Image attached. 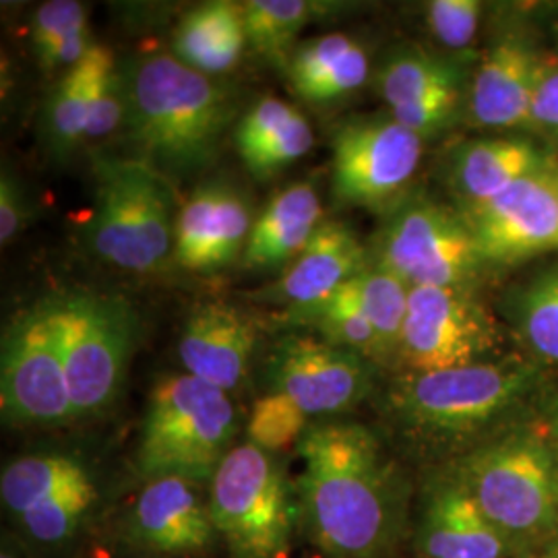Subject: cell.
<instances>
[{
    "mask_svg": "<svg viewBox=\"0 0 558 558\" xmlns=\"http://www.w3.org/2000/svg\"><path fill=\"white\" fill-rule=\"evenodd\" d=\"M300 507L331 558H389L408 521V482L379 437L356 422L308 426L299 440Z\"/></svg>",
    "mask_w": 558,
    "mask_h": 558,
    "instance_id": "6da1fadb",
    "label": "cell"
},
{
    "mask_svg": "<svg viewBox=\"0 0 558 558\" xmlns=\"http://www.w3.org/2000/svg\"><path fill=\"white\" fill-rule=\"evenodd\" d=\"M542 385L538 364L527 360L401 373L385 389L383 414L412 451L453 461L523 422Z\"/></svg>",
    "mask_w": 558,
    "mask_h": 558,
    "instance_id": "7a4b0ae2",
    "label": "cell"
},
{
    "mask_svg": "<svg viewBox=\"0 0 558 558\" xmlns=\"http://www.w3.org/2000/svg\"><path fill=\"white\" fill-rule=\"evenodd\" d=\"M124 122L141 160L161 174L189 177L211 166L234 119L230 92L168 52H149L120 69Z\"/></svg>",
    "mask_w": 558,
    "mask_h": 558,
    "instance_id": "3957f363",
    "label": "cell"
},
{
    "mask_svg": "<svg viewBox=\"0 0 558 558\" xmlns=\"http://www.w3.org/2000/svg\"><path fill=\"white\" fill-rule=\"evenodd\" d=\"M515 558L558 532V461L544 426L519 422L445 465Z\"/></svg>",
    "mask_w": 558,
    "mask_h": 558,
    "instance_id": "277c9868",
    "label": "cell"
},
{
    "mask_svg": "<svg viewBox=\"0 0 558 558\" xmlns=\"http://www.w3.org/2000/svg\"><path fill=\"white\" fill-rule=\"evenodd\" d=\"M170 180L141 158L101 160L85 240L98 259L131 274H156L174 257Z\"/></svg>",
    "mask_w": 558,
    "mask_h": 558,
    "instance_id": "5b68a950",
    "label": "cell"
},
{
    "mask_svg": "<svg viewBox=\"0 0 558 558\" xmlns=\"http://www.w3.org/2000/svg\"><path fill=\"white\" fill-rule=\"evenodd\" d=\"M236 435L226 391L191 375L161 379L141 424L137 470L147 480L179 476L211 482Z\"/></svg>",
    "mask_w": 558,
    "mask_h": 558,
    "instance_id": "8992f818",
    "label": "cell"
},
{
    "mask_svg": "<svg viewBox=\"0 0 558 558\" xmlns=\"http://www.w3.org/2000/svg\"><path fill=\"white\" fill-rule=\"evenodd\" d=\"M59 325L75 420L96 416L119 396L140 319L119 294L75 290L50 296Z\"/></svg>",
    "mask_w": 558,
    "mask_h": 558,
    "instance_id": "52a82bcc",
    "label": "cell"
},
{
    "mask_svg": "<svg viewBox=\"0 0 558 558\" xmlns=\"http://www.w3.org/2000/svg\"><path fill=\"white\" fill-rule=\"evenodd\" d=\"M216 532L232 558H288L296 523L290 482L271 453L246 442L216 470L209 490Z\"/></svg>",
    "mask_w": 558,
    "mask_h": 558,
    "instance_id": "ba28073f",
    "label": "cell"
},
{
    "mask_svg": "<svg viewBox=\"0 0 558 558\" xmlns=\"http://www.w3.org/2000/svg\"><path fill=\"white\" fill-rule=\"evenodd\" d=\"M373 260L410 288L474 290L488 271L463 214L422 197L399 201L380 228Z\"/></svg>",
    "mask_w": 558,
    "mask_h": 558,
    "instance_id": "9c48e42d",
    "label": "cell"
},
{
    "mask_svg": "<svg viewBox=\"0 0 558 558\" xmlns=\"http://www.w3.org/2000/svg\"><path fill=\"white\" fill-rule=\"evenodd\" d=\"M2 416L21 426H60L75 420L52 300L21 311L2 333Z\"/></svg>",
    "mask_w": 558,
    "mask_h": 558,
    "instance_id": "30bf717a",
    "label": "cell"
},
{
    "mask_svg": "<svg viewBox=\"0 0 558 558\" xmlns=\"http://www.w3.org/2000/svg\"><path fill=\"white\" fill-rule=\"evenodd\" d=\"M499 323L474 290L412 288L399 341L403 373H439L490 362L502 345Z\"/></svg>",
    "mask_w": 558,
    "mask_h": 558,
    "instance_id": "8fae6325",
    "label": "cell"
},
{
    "mask_svg": "<svg viewBox=\"0 0 558 558\" xmlns=\"http://www.w3.org/2000/svg\"><path fill=\"white\" fill-rule=\"evenodd\" d=\"M331 145L333 197L359 207L398 201L416 177L424 154V140L391 114L343 122Z\"/></svg>",
    "mask_w": 558,
    "mask_h": 558,
    "instance_id": "7c38bea8",
    "label": "cell"
},
{
    "mask_svg": "<svg viewBox=\"0 0 558 558\" xmlns=\"http://www.w3.org/2000/svg\"><path fill=\"white\" fill-rule=\"evenodd\" d=\"M276 389L311 416H333L356 408L375 389L377 364L317 336L288 333L269 359Z\"/></svg>",
    "mask_w": 558,
    "mask_h": 558,
    "instance_id": "4fadbf2b",
    "label": "cell"
},
{
    "mask_svg": "<svg viewBox=\"0 0 558 558\" xmlns=\"http://www.w3.org/2000/svg\"><path fill=\"white\" fill-rule=\"evenodd\" d=\"M486 267H511L558 248V161L463 214Z\"/></svg>",
    "mask_w": 558,
    "mask_h": 558,
    "instance_id": "5bb4252c",
    "label": "cell"
},
{
    "mask_svg": "<svg viewBox=\"0 0 558 558\" xmlns=\"http://www.w3.org/2000/svg\"><path fill=\"white\" fill-rule=\"evenodd\" d=\"M546 73L534 41L507 34L486 52L474 73L468 92L470 120L490 131L527 126Z\"/></svg>",
    "mask_w": 558,
    "mask_h": 558,
    "instance_id": "9a60e30c",
    "label": "cell"
},
{
    "mask_svg": "<svg viewBox=\"0 0 558 558\" xmlns=\"http://www.w3.org/2000/svg\"><path fill=\"white\" fill-rule=\"evenodd\" d=\"M420 558H515L459 480L440 470L426 486L416 525Z\"/></svg>",
    "mask_w": 558,
    "mask_h": 558,
    "instance_id": "2e32d148",
    "label": "cell"
},
{
    "mask_svg": "<svg viewBox=\"0 0 558 558\" xmlns=\"http://www.w3.org/2000/svg\"><path fill=\"white\" fill-rule=\"evenodd\" d=\"M257 325L228 302H205L184 320L179 356L186 375L221 391L239 387L257 348Z\"/></svg>",
    "mask_w": 558,
    "mask_h": 558,
    "instance_id": "e0dca14e",
    "label": "cell"
},
{
    "mask_svg": "<svg viewBox=\"0 0 558 558\" xmlns=\"http://www.w3.org/2000/svg\"><path fill=\"white\" fill-rule=\"evenodd\" d=\"M371 260L373 257L348 223L325 220L283 276L255 299L281 304L286 311L313 306L356 278Z\"/></svg>",
    "mask_w": 558,
    "mask_h": 558,
    "instance_id": "ac0fdd59",
    "label": "cell"
},
{
    "mask_svg": "<svg viewBox=\"0 0 558 558\" xmlns=\"http://www.w3.org/2000/svg\"><path fill=\"white\" fill-rule=\"evenodd\" d=\"M131 532L141 546L166 555L201 553L218 536L197 482L179 476L147 480L133 505Z\"/></svg>",
    "mask_w": 558,
    "mask_h": 558,
    "instance_id": "d6986e66",
    "label": "cell"
},
{
    "mask_svg": "<svg viewBox=\"0 0 558 558\" xmlns=\"http://www.w3.org/2000/svg\"><path fill=\"white\" fill-rule=\"evenodd\" d=\"M538 143L523 137L470 141L456 149L449 163V180L468 214L499 197L507 189L555 163Z\"/></svg>",
    "mask_w": 558,
    "mask_h": 558,
    "instance_id": "ffe728a7",
    "label": "cell"
},
{
    "mask_svg": "<svg viewBox=\"0 0 558 558\" xmlns=\"http://www.w3.org/2000/svg\"><path fill=\"white\" fill-rule=\"evenodd\" d=\"M319 193L311 182H294L279 191L253 223L244 246V265L271 269L299 257L323 223Z\"/></svg>",
    "mask_w": 558,
    "mask_h": 558,
    "instance_id": "44dd1931",
    "label": "cell"
},
{
    "mask_svg": "<svg viewBox=\"0 0 558 558\" xmlns=\"http://www.w3.org/2000/svg\"><path fill=\"white\" fill-rule=\"evenodd\" d=\"M286 73L304 100L336 101L366 83L371 62L356 38L325 34L299 44L290 54Z\"/></svg>",
    "mask_w": 558,
    "mask_h": 558,
    "instance_id": "7402d4cb",
    "label": "cell"
},
{
    "mask_svg": "<svg viewBox=\"0 0 558 558\" xmlns=\"http://www.w3.org/2000/svg\"><path fill=\"white\" fill-rule=\"evenodd\" d=\"M246 44L244 7L232 0H211L179 21L172 54L205 75H220L236 66Z\"/></svg>",
    "mask_w": 558,
    "mask_h": 558,
    "instance_id": "603a6c76",
    "label": "cell"
},
{
    "mask_svg": "<svg viewBox=\"0 0 558 558\" xmlns=\"http://www.w3.org/2000/svg\"><path fill=\"white\" fill-rule=\"evenodd\" d=\"M89 470L80 459L60 453H41L11 461L0 476V499L17 519L29 509L89 482Z\"/></svg>",
    "mask_w": 558,
    "mask_h": 558,
    "instance_id": "cb8c5ba5",
    "label": "cell"
},
{
    "mask_svg": "<svg viewBox=\"0 0 558 558\" xmlns=\"http://www.w3.org/2000/svg\"><path fill=\"white\" fill-rule=\"evenodd\" d=\"M465 71L456 60L424 48H401L380 64L377 92L389 110L424 100L440 89L463 85Z\"/></svg>",
    "mask_w": 558,
    "mask_h": 558,
    "instance_id": "d4e9b609",
    "label": "cell"
},
{
    "mask_svg": "<svg viewBox=\"0 0 558 558\" xmlns=\"http://www.w3.org/2000/svg\"><path fill=\"white\" fill-rule=\"evenodd\" d=\"M242 7L248 44L283 69L299 46L300 32L308 23L338 11V4L313 0H248Z\"/></svg>",
    "mask_w": 558,
    "mask_h": 558,
    "instance_id": "484cf974",
    "label": "cell"
},
{
    "mask_svg": "<svg viewBox=\"0 0 558 558\" xmlns=\"http://www.w3.org/2000/svg\"><path fill=\"white\" fill-rule=\"evenodd\" d=\"M341 290L356 302L362 315L375 327L387 366L396 364L412 288L387 267L371 260Z\"/></svg>",
    "mask_w": 558,
    "mask_h": 558,
    "instance_id": "4316f807",
    "label": "cell"
},
{
    "mask_svg": "<svg viewBox=\"0 0 558 558\" xmlns=\"http://www.w3.org/2000/svg\"><path fill=\"white\" fill-rule=\"evenodd\" d=\"M92 50L77 66L60 77L44 106V141L59 160L71 156L83 141H87L89 85L94 73Z\"/></svg>",
    "mask_w": 558,
    "mask_h": 558,
    "instance_id": "83f0119b",
    "label": "cell"
},
{
    "mask_svg": "<svg viewBox=\"0 0 558 558\" xmlns=\"http://www.w3.org/2000/svg\"><path fill=\"white\" fill-rule=\"evenodd\" d=\"M509 320L534 359L558 364V265L513 292Z\"/></svg>",
    "mask_w": 558,
    "mask_h": 558,
    "instance_id": "f1b7e54d",
    "label": "cell"
},
{
    "mask_svg": "<svg viewBox=\"0 0 558 558\" xmlns=\"http://www.w3.org/2000/svg\"><path fill=\"white\" fill-rule=\"evenodd\" d=\"M32 46L46 73L77 66L94 48L83 4L50 0L38 7L32 20Z\"/></svg>",
    "mask_w": 558,
    "mask_h": 558,
    "instance_id": "f546056e",
    "label": "cell"
},
{
    "mask_svg": "<svg viewBox=\"0 0 558 558\" xmlns=\"http://www.w3.org/2000/svg\"><path fill=\"white\" fill-rule=\"evenodd\" d=\"M283 320L292 325H308L317 329L319 338L325 341L356 352L360 356L375 362L377 366H387L375 327L362 315L356 302L341 288L329 299L320 300L313 306L286 311Z\"/></svg>",
    "mask_w": 558,
    "mask_h": 558,
    "instance_id": "4dcf8cb0",
    "label": "cell"
},
{
    "mask_svg": "<svg viewBox=\"0 0 558 558\" xmlns=\"http://www.w3.org/2000/svg\"><path fill=\"white\" fill-rule=\"evenodd\" d=\"M98 497L94 480L46 500L23 513L17 521L23 532L41 546H57L73 538L81 523L89 515Z\"/></svg>",
    "mask_w": 558,
    "mask_h": 558,
    "instance_id": "1f68e13d",
    "label": "cell"
},
{
    "mask_svg": "<svg viewBox=\"0 0 558 558\" xmlns=\"http://www.w3.org/2000/svg\"><path fill=\"white\" fill-rule=\"evenodd\" d=\"M220 189V182L203 184L179 211L174 260L186 269H205V259L209 253L211 232L216 223Z\"/></svg>",
    "mask_w": 558,
    "mask_h": 558,
    "instance_id": "d6a6232c",
    "label": "cell"
},
{
    "mask_svg": "<svg viewBox=\"0 0 558 558\" xmlns=\"http://www.w3.org/2000/svg\"><path fill=\"white\" fill-rule=\"evenodd\" d=\"M306 428L308 416L299 405L288 396L271 391L265 398L257 399V403L253 405L246 433L251 445L274 456L292 442L299 445Z\"/></svg>",
    "mask_w": 558,
    "mask_h": 558,
    "instance_id": "836d02e7",
    "label": "cell"
},
{
    "mask_svg": "<svg viewBox=\"0 0 558 558\" xmlns=\"http://www.w3.org/2000/svg\"><path fill=\"white\" fill-rule=\"evenodd\" d=\"M94 73L89 85V124L87 141L104 140L119 131L124 122V89L117 60L100 44L92 50Z\"/></svg>",
    "mask_w": 558,
    "mask_h": 558,
    "instance_id": "e575fe53",
    "label": "cell"
},
{
    "mask_svg": "<svg viewBox=\"0 0 558 558\" xmlns=\"http://www.w3.org/2000/svg\"><path fill=\"white\" fill-rule=\"evenodd\" d=\"M251 209L244 197L236 193L232 186L221 184L216 223L211 232V244L205 259V269H218L221 265H228L236 259L240 251L244 253V246L253 230Z\"/></svg>",
    "mask_w": 558,
    "mask_h": 558,
    "instance_id": "d590c367",
    "label": "cell"
},
{
    "mask_svg": "<svg viewBox=\"0 0 558 558\" xmlns=\"http://www.w3.org/2000/svg\"><path fill=\"white\" fill-rule=\"evenodd\" d=\"M463 108H468L465 83L440 89L437 94L416 104L389 110V114L398 120L399 124L416 133L420 140L426 141L451 129Z\"/></svg>",
    "mask_w": 558,
    "mask_h": 558,
    "instance_id": "8d00e7d4",
    "label": "cell"
},
{
    "mask_svg": "<svg viewBox=\"0 0 558 558\" xmlns=\"http://www.w3.org/2000/svg\"><path fill=\"white\" fill-rule=\"evenodd\" d=\"M315 143V135L311 129V122L304 119L300 112L294 119L286 122L271 140L265 143L257 156L246 161V168L257 177L267 179L279 172L281 168L304 158Z\"/></svg>",
    "mask_w": 558,
    "mask_h": 558,
    "instance_id": "74e56055",
    "label": "cell"
},
{
    "mask_svg": "<svg viewBox=\"0 0 558 558\" xmlns=\"http://www.w3.org/2000/svg\"><path fill=\"white\" fill-rule=\"evenodd\" d=\"M482 2L478 0H433L426 20L433 36L449 50H465L478 34Z\"/></svg>",
    "mask_w": 558,
    "mask_h": 558,
    "instance_id": "f35d334b",
    "label": "cell"
},
{
    "mask_svg": "<svg viewBox=\"0 0 558 558\" xmlns=\"http://www.w3.org/2000/svg\"><path fill=\"white\" fill-rule=\"evenodd\" d=\"M299 110L290 106L288 101L278 100V98H263L257 101L242 119L236 126V147H239L240 158L246 163L253 156H257L265 143L271 140L279 129L294 119Z\"/></svg>",
    "mask_w": 558,
    "mask_h": 558,
    "instance_id": "ab89813d",
    "label": "cell"
},
{
    "mask_svg": "<svg viewBox=\"0 0 558 558\" xmlns=\"http://www.w3.org/2000/svg\"><path fill=\"white\" fill-rule=\"evenodd\" d=\"M27 221V203L17 179L2 170L0 177V242L15 239Z\"/></svg>",
    "mask_w": 558,
    "mask_h": 558,
    "instance_id": "60d3db41",
    "label": "cell"
},
{
    "mask_svg": "<svg viewBox=\"0 0 558 558\" xmlns=\"http://www.w3.org/2000/svg\"><path fill=\"white\" fill-rule=\"evenodd\" d=\"M527 126L544 135L558 137V71H548L539 83Z\"/></svg>",
    "mask_w": 558,
    "mask_h": 558,
    "instance_id": "b9f144b4",
    "label": "cell"
},
{
    "mask_svg": "<svg viewBox=\"0 0 558 558\" xmlns=\"http://www.w3.org/2000/svg\"><path fill=\"white\" fill-rule=\"evenodd\" d=\"M542 420H544V426H546V430H548L550 442H553V447H555L558 461V398L548 401L546 412H544V418Z\"/></svg>",
    "mask_w": 558,
    "mask_h": 558,
    "instance_id": "7bdbcfd3",
    "label": "cell"
},
{
    "mask_svg": "<svg viewBox=\"0 0 558 558\" xmlns=\"http://www.w3.org/2000/svg\"><path fill=\"white\" fill-rule=\"evenodd\" d=\"M518 558H558V532Z\"/></svg>",
    "mask_w": 558,
    "mask_h": 558,
    "instance_id": "ee69618b",
    "label": "cell"
},
{
    "mask_svg": "<svg viewBox=\"0 0 558 558\" xmlns=\"http://www.w3.org/2000/svg\"><path fill=\"white\" fill-rule=\"evenodd\" d=\"M0 558H21L20 548H17V544H15L13 539L4 538V542H2V553H0Z\"/></svg>",
    "mask_w": 558,
    "mask_h": 558,
    "instance_id": "f6af8a7d",
    "label": "cell"
}]
</instances>
